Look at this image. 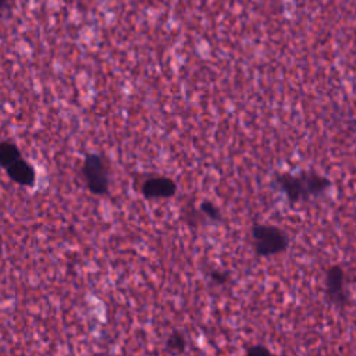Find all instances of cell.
<instances>
[{"label": "cell", "mask_w": 356, "mask_h": 356, "mask_svg": "<svg viewBox=\"0 0 356 356\" xmlns=\"http://www.w3.org/2000/svg\"><path fill=\"white\" fill-rule=\"evenodd\" d=\"M275 182L291 202L310 200L323 195L331 186V181L327 177L314 172L281 174L275 178Z\"/></svg>", "instance_id": "cell-1"}, {"label": "cell", "mask_w": 356, "mask_h": 356, "mask_svg": "<svg viewBox=\"0 0 356 356\" xmlns=\"http://www.w3.org/2000/svg\"><path fill=\"white\" fill-rule=\"evenodd\" d=\"M253 246L259 256H274L284 252L289 245L288 235L274 225L254 224L252 227Z\"/></svg>", "instance_id": "cell-2"}, {"label": "cell", "mask_w": 356, "mask_h": 356, "mask_svg": "<svg viewBox=\"0 0 356 356\" xmlns=\"http://www.w3.org/2000/svg\"><path fill=\"white\" fill-rule=\"evenodd\" d=\"M82 175L89 188L95 195H104L108 191V168L104 159L100 154L89 153L85 156L82 165Z\"/></svg>", "instance_id": "cell-3"}, {"label": "cell", "mask_w": 356, "mask_h": 356, "mask_svg": "<svg viewBox=\"0 0 356 356\" xmlns=\"http://www.w3.org/2000/svg\"><path fill=\"white\" fill-rule=\"evenodd\" d=\"M325 292L334 305L343 307L348 303L349 296L346 291V277L345 271L339 266H332L327 271Z\"/></svg>", "instance_id": "cell-4"}, {"label": "cell", "mask_w": 356, "mask_h": 356, "mask_svg": "<svg viewBox=\"0 0 356 356\" xmlns=\"http://www.w3.org/2000/svg\"><path fill=\"white\" fill-rule=\"evenodd\" d=\"M140 191L147 199H165L175 195L177 184L167 177H153L142 184Z\"/></svg>", "instance_id": "cell-5"}, {"label": "cell", "mask_w": 356, "mask_h": 356, "mask_svg": "<svg viewBox=\"0 0 356 356\" xmlns=\"http://www.w3.org/2000/svg\"><path fill=\"white\" fill-rule=\"evenodd\" d=\"M7 175L17 184L24 186H31L35 182V170L33 167L25 161L22 157H19L17 161H14L11 165L6 168Z\"/></svg>", "instance_id": "cell-6"}, {"label": "cell", "mask_w": 356, "mask_h": 356, "mask_svg": "<svg viewBox=\"0 0 356 356\" xmlns=\"http://www.w3.org/2000/svg\"><path fill=\"white\" fill-rule=\"evenodd\" d=\"M21 157V152L13 142L4 140L0 142V165L3 168H7L14 161H17Z\"/></svg>", "instance_id": "cell-7"}, {"label": "cell", "mask_w": 356, "mask_h": 356, "mask_svg": "<svg viewBox=\"0 0 356 356\" xmlns=\"http://www.w3.org/2000/svg\"><path fill=\"white\" fill-rule=\"evenodd\" d=\"M165 346L167 349L172 350V352H182L186 346V341L184 338V335L175 332V334H171L165 342Z\"/></svg>", "instance_id": "cell-8"}, {"label": "cell", "mask_w": 356, "mask_h": 356, "mask_svg": "<svg viewBox=\"0 0 356 356\" xmlns=\"http://www.w3.org/2000/svg\"><path fill=\"white\" fill-rule=\"evenodd\" d=\"M200 210H202V213H204L211 220H220L221 218L218 209L211 202H203L200 204Z\"/></svg>", "instance_id": "cell-9"}, {"label": "cell", "mask_w": 356, "mask_h": 356, "mask_svg": "<svg viewBox=\"0 0 356 356\" xmlns=\"http://www.w3.org/2000/svg\"><path fill=\"white\" fill-rule=\"evenodd\" d=\"M210 278H211L213 282L221 285V284H225V282L228 281V274L217 270V271H211V273H210Z\"/></svg>", "instance_id": "cell-10"}, {"label": "cell", "mask_w": 356, "mask_h": 356, "mask_svg": "<svg viewBox=\"0 0 356 356\" xmlns=\"http://www.w3.org/2000/svg\"><path fill=\"white\" fill-rule=\"evenodd\" d=\"M248 353L249 355H270V350L261 345H256V346H252L250 349H248Z\"/></svg>", "instance_id": "cell-11"}, {"label": "cell", "mask_w": 356, "mask_h": 356, "mask_svg": "<svg viewBox=\"0 0 356 356\" xmlns=\"http://www.w3.org/2000/svg\"><path fill=\"white\" fill-rule=\"evenodd\" d=\"M10 0H0V6H4L6 3H8Z\"/></svg>", "instance_id": "cell-12"}]
</instances>
